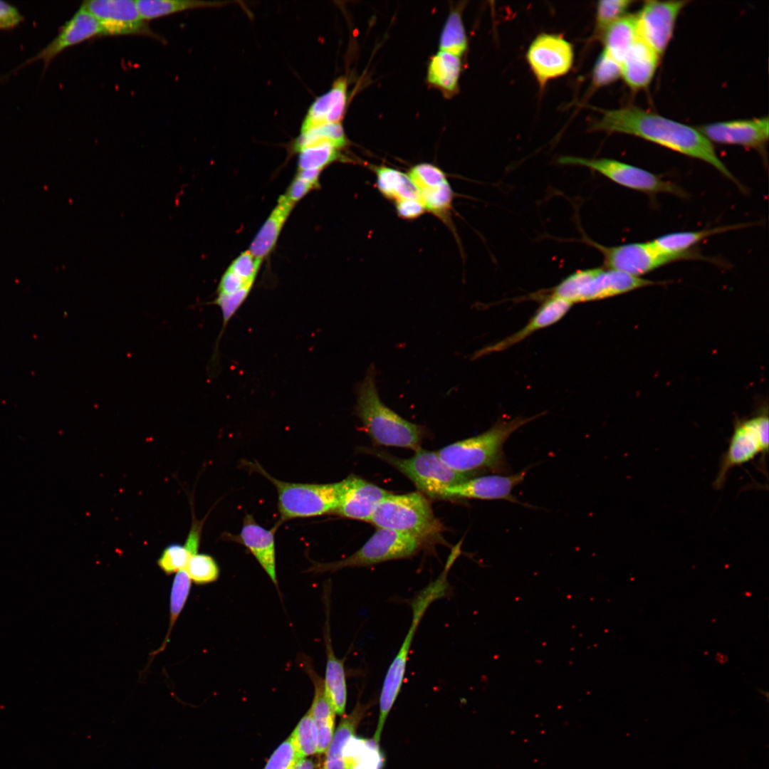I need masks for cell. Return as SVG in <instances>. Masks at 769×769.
Wrapping results in <instances>:
<instances>
[{
    "label": "cell",
    "mask_w": 769,
    "mask_h": 769,
    "mask_svg": "<svg viewBox=\"0 0 769 769\" xmlns=\"http://www.w3.org/2000/svg\"><path fill=\"white\" fill-rule=\"evenodd\" d=\"M592 130L631 135L703 161L742 187L717 156L711 142L696 127L631 105L602 110L601 117L592 124Z\"/></svg>",
    "instance_id": "1"
},
{
    "label": "cell",
    "mask_w": 769,
    "mask_h": 769,
    "mask_svg": "<svg viewBox=\"0 0 769 769\" xmlns=\"http://www.w3.org/2000/svg\"><path fill=\"white\" fill-rule=\"evenodd\" d=\"M375 377V370L371 365L357 387L355 413L364 429L377 445L419 450L423 428L404 419L381 401Z\"/></svg>",
    "instance_id": "2"
},
{
    "label": "cell",
    "mask_w": 769,
    "mask_h": 769,
    "mask_svg": "<svg viewBox=\"0 0 769 769\" xmlns=\"http://www.w3.org/2000/svg\"><path fill=\"white\" fill-rule=\"evenodd\" d=\"M540 415L501 419L482 434L451 444L436 452L452 470L469 477L478 471L502 469L505 442L515 431Z\"/></svg>",
    "instance_id": "3"
},
{
    "label": "cell",
    "mask_w": 769,
    "mask_h": 769,
    "mask_svg": "<svg viewBox=\"0 0 769 769\" xmlns=\"http://www.w3.org/2000/svg\"><path fill=\"white\" fill-rule=\"evenodd\" d=\"M446 579L438 576L422 589L411 602L412 618L406 636L386 672L380 697V716L374 739L379 742L385 720L403 684L408 657L419 624L429 606L444 597L449 591Z\"/></svg>",
    "instance_id": "4"
},
{
    "label": "cell",
    "mask_w": 769,
    "mask_h": 769,
    "mask_svg": "<svg viewBox=\"0 0 769 769\" xmlns=\"http://www.w3.org/2000/svg\"><path fill=\"white\" fill-rule=\"evenodd\" d=\"M248 468L261 474L276 487L280 520L278 525L293 518L333 513L340 496V482L299 483L278 480L257 462H246Z\"/></svg>",
    "instance_id": "5"
},
{
    "label": "cell",
    "mask_w": 769,
    "mask_h": 769,
    "mask_svg": "<svg viewBox=\"0 0 769 769\" xmlns=\"http://www.w3.org/2000/svg\"><path fill=\"white\" fill-rule=\"evenodd\" d=\"M656 283L616 270L595 268L569 275L553 288L550 296L573 304L605 299Z\"/></svg>",
    "instance_id": "6"
},
{
    "label": "cell",
    "mask_w": 769,
    "mask_h": 769,
    "mask_svg": "<svg viewBox=\"0 0 769 769\" xmlns=\"http://www.w3.org/2000/svg\"><path fill=\"white\" fill-rule=\"evenodd\" d=\"M369 522L377 528L395 530L421 540L440 530L429 503L419 492L390 493L379 503Z\"/></svg>",
    "instance_id": "7"
},
{
    "label": "cell",
    "mask_w": 769,
    "mask_h": 769,
    "mask_svg": "<svg viewBox=\"0 0 769 769\" xmlns=\"http://www.w3.org/2000/svg\"><path fill=\"white\" fill-rule=\"evenodd\" d=\"M422 540L413 535L377 528L368 540L350 556L331 563L313 562L308 572H335L345 567H365L412 557L420 549Z\"/></svg>",
    "instance_id": "8"
},
{
    "label": "cell",
    "mask_w": 769,
    "mask_h": 769,
    "mask_svg": "<svg viewBox=\"0 0 769 769\" xmlns=\"http://www.w3.org/2000/svg\"><path fill=\"white\" fill-rule=\"evenodd\" d=\"M375 455L387 461L411 480L421 492L439 498L447 488L471 477L459 474L444 464L435 451L419 449L413 456L401 459L383 451Z\"/></svg>",
    "instance_id": "9"
},
{
    "label": "cell",
    "mask_w": 769,
    "mask_h": 769,
    "mask_svg": "<svg viewBox=\"0 0 769 769\" xmlns=\"http://www.w3.org/2000/svg\"><path fill=\"white\" fill-rule=\"evenodd\" d=\"M768 422V415L762 414L736 423L728 449L720 458L713 483L715 489L723 487L732 469L749 463L760 455H767Z\"/></svg>",
    "instance_id": "10"
},
{
    "label": "cell",
    "mask_w": 769,
    "mask_h": 769,
    "mask_svg": "<svg viewBox=\"0 0 769 769\" xmlns=\"http://www.w3.org/2000/svg\"><path fill=\"white\" fill-rule=\"evenodd\" d=\"M558 161L561 164L587 167L616 184L631 189L649 194L668 193L681 197L686 196L685 192L676 184L665 181L647 170L616 159L562 156Z\"/></svg>",
    "instance_id": "11"
},
{
    "label": "cell",
    "mask_w": 769,
    "mask_h": 769,
    "mask_svg": "<svg viewBox=\"0 0 769 769\" xmlns=\"http://www.w3.org/2000/svg\"><path fill=\"white\" fill-rule=\"evenodd\" d=\"M81 6L98 22L105 36H142L164 42L141 16L136 0H88Z\"/></svg>",
    "instance_id": "12"
},
{
    "label": "cell",
    "mask_w": 769,
    "mask_h": 769,
    "mask_svg": "<svg viewBox=\"0 0 769 769\" xmlns=\"http://www.w3.org/2000/svg\"><path fill=\"white\" fill-rule=\"evenodd\" d=\"M574 58L572 46L563 36L540 33L530 43L526 59L539 85L567 73Z\"/></svg>",
    "instance_id": "13"
},
{
    "label": "cell",
    "mask_w": 769,
    "mask_h": 769,
    "mask_svg": "<svg viewBox=\"0 0 769 769\" xmlns=\"http://www.w3.org/2000/svg\"><path fill=\"white\" fill-rule=\"evenodd\" d=\"M688 1H645L635 14L639 37L660 57L671 41L677 18Z\"/></svg>",
    "instance_id": "14"
},
{
    "label": "cell",
    "mask_w": 769,
    "mask_h": 769,
    "mask_svg": "<svg viewBox=\"0 0 769 769\" xmlns=\"http://www.w3.org/2000/svg\"><path fill=\"white\" fill-rule=\"evenodd\" d=\"M602 254L605 266L633 276L640 277L665 264L681 260L664 254L652 241L605 246L590 241Z\"/></svg>",
    "instance_id": "15"
},
{
    "label": "cell",
    "mask_w": 769,
    "mask_h": 769,
    "mask_svg": "<svg viewBox=\"0 0 769 769\" xmlns=\"http://www.w3.org/2000/svg\"><path fill=\"white\" fill-rule=\"evenodd\" d=\"M711 142L763 150L769 137L768 117L711 122L696 127Z\"/></svg>",
    "instance_id": "16"
},
{
    "label": "cell",
    "mask_w": 769,
    "mask_h": 769,
    "mask_svg": "<svg viewBox=\"0 0 769 769\" xmlns=\"http://www.w3.org/2000/svg\"><path fill=\"white\" fill-rule=\"evenodd\" d=\"M98 36H103L98 22L80 6L60 28L57 36L36 55L21 63L18 69L39 60L43 61L46 69L66 49Z\"/></svg>",
    "instance_id": "17"
},
{
    "label": "cell",
    "mask_w": 769,
    "mask_h": 769,
    "mask_svg": "<svg viewBox=\"0 0 769 769\" xmlns=\"http://www.w3.org/2000/svg\"><path fill=\"white\" fill-rule=\"evenodd\" d=\"M389 494L373 483L350 476L340 481L339 501L333 514L369 522L379 503Z\"/></svg>",
    "instance_id": "18"
},
{
    "label": "cell",
    "mask_w": 769,
    "mask_h": 769,
    "mask_svg": "<svg viewBox=\"0 0 769 769\" xmlns=\"http://www.w3.org/2000/svg\"><path fill=\"white\" fill-rule=\"evenodd\" d=\"M526 471L523 469L507 476L488 475L469 478L445 489L439 498L502 499L518 503L512 495V491L523 482Z\"/></svg>",
    "instance_id": "19"
},
{
    "label": "cell",
    "mask_w": 769,
    "mask_h": 769,
    "mask_svg": "<svg viewBox=\"0 0 769 769\" xmlns=\"http://www.w3.org/2000/svg\"><path fill=\"white\" fill-rule=\"evenodd\" d=\"M279 525L271 529H266L258 524L251 515L247 514L239 535H229L231 540L246 547L268 575L272 582L277 586L276 565L275 532Z\"/></svg>",
    "instance_id": "20"
},
{
    "label": "cell",
    "mask_w": 769,
    "mask_h": 769,
    "mask_svg": "<svg viewBox=\"0 0 769 769\" xmlns=\"http://www.w3.org/2000/svg\"><path fill=\"white\" fill-rule=\"evenodd\" d=\"M572 305L563 299L549 296L525 327L502 340L481 349L475 353L474 358L507 350L525 340L535 331L556 323L566 315Z\"/></svg>",
    "instance_id": "21"
},
{
    "label": "cell",
    "mask_w": 769,
    "mask_h": 769,
    "mask_svg": "<svg viewBox=\"0 0 769 769\" xmlns=\"http://www.w3.org/2000/svg\"><path fill=\"white\" fill-rule=\"evenodd\" d=\"M300 662L314 686V697L310 708L317 731V753L327 752L334 735L336 712L325 692L323 679L313 667L310 660Z\"/></svg>",
    "instance_id": "22"
},
{
    "label": "cell",
    "mask_w": 769,
    "mask_h": 769,
    "mask_svg": "<svg viewBox=\"0 0 769 769\" xmlns=\"http://www.w3.org/2000/svg\"><path fill=\"white\" fill-rule=\"evenodd\" d=\"M347 103V80L338 79L329 91L317 98L302 122L300 132L330 123L340 122Z\"/></svg>",
    "instance_id": "23"
},
{
    "label": "cell",
    "mask_w": 769,
    "mask_h": 769,
    "mask_svg": "<svg viewBox=\"0 0 769 769\" xmlns=\"http://www.w3.org/2000/svg\"><path fill=\"white\" fill-rule=\"evenodd\" d=\"M660 58L639 39L620 63L621 77L632 90L645 89L654 78Z\"/></svg>",
    "instance_id": "24"
},
{
    "label": "cell",
    "mask_w": 769,
    "mask_h": 769,
    "mask_svg": "<svg viewBox=\"0 0 769 769\" xmlns=\"http://www.w3.org/2000/svg\"><path fill=\"white\" fill-rule=\"evenodd\" d=\"M326 621L324 629V642L326 654V665L324 686L328 697L336 713L345 712L347 701V684L344 661L335 656L332 644L329 624V608L326 607Z\"/></svg>",
    "instance_id": "25"
},
{
    "label": "cell",
    "mask_w": 769,
    "mask_h": 769,
    "mask_svg": "<svg viewBox=\"0 0 769 769\" xmlns=\"http://www.w3.org/2000/svg\"><path fill=\"white\" fill-rule=\"evenodd\" d=\"M747 224H733L699 231H678L666 234L654 239V245L661 253L681 259L696 258L689 250L700 241L712 235L746 227Z\"/></svg>",
    "instance_id": "26"
},
{
    "label": "cell",
    "mask_w": 769,
    "mask_h": 769,
    "mask_svg": "<svg viewBox=\"0 0 769 769\" xmlns=\"http://www.w3.org/2000/svg\"><path fill=\"white\" fill-rule=\"evenodd\" d=\"M293 206L283 195L280 197L277 206L251 244L249 251L254 257L262 261L271 253Z\"/></svg>",
    "instance_id": "27"
},
{
    "label": "cell",
    "mask_w": 769,
    "mask_h": 769,
    "mask_svg": "<svg viewBox=\"0 0 769 769\" xmlns=\"http://www.w3.org/2000/svg\"><path fill=\"white\" fill-rule=\"evenodd\" d=\"M601 39L604 50L619 63L639 39L635 14L625 15L611 24Z\"/></svg>",
    "instance_id": "28"
},
{
    "label": "cell",
    "mask_w": 769,
    "mask_h": 769,
    "mask_svg": "<svg viewBox=\"0 0 769 769\" xmlns=\"http://www.w3.org/2000/svg\"><path fill=\"white\" fill-rule=\"evenodd\" d=\"M204 520L193 519L184 545L171 544L163 550L157 565L165 574L172 575L185 569L190 558L198 553Z\"/></svg>",
    "instance_id": "29"
},
{
    "label": "cell",
    "mask_w": 769,
    "mask_h": 769,
    "mask_svg": "<svg viewBox=\"0 0 769 769\" xmlns=\"http://www.w3.org/2000/svg\"><path fill=\"white\" fill-rule=\"evenodd\" d=\"M461 70L460 57L439 51L428 66L427 79L431 85L446 93H453L458 86Z\"/></svg>",
    "instance_id": "30"
},
{
    "label": "cell",
    "mask_w": 769,
    "mask_h": 769,
    "mask_svg": "<svg viewBox=\"0 0 769 769\" xmlns=\"http://www.w3.org/2000/svg\"><path fill=\"white\" fill-rule=\"evenodd\" d=\"M377 743L351 737L343 752L345 769H381L383 757Z\"/></svg>",
    "instance_id": "31"
},
{
    "label": "cell",
    "mask_w": 769,
    "mask_h": 769,
    "mask_svg": "<svg viewBox=\"0 0 769 769\" xmlns=\"http://www.w3.org/2000/svg\"><path fill=\"white\" fill-rule=\"evenodd\" d=\"M377 187L387 199L395 202L404 199H419V192L409 176L386 166L375 167Z\"/></svg>",
    "instance_id": "32"
},
{
    "label": "cell",
    "mask_w": 769,
    "mask_h": 769,
    "mask_svg": "<svg viewBox=\"0 0 769 769\" xmlns=\"http://www.w3.org/2000/svg\"><path fill=\"white\" fill-rule=\"evenodd\" d=\"M362 712V707L358 705L350 714L342 719L327 750L323 769H345L344 749L350 738L353 736Z\"/></svg>",
    "instance_id": "33"
},
{
    "label": "cell",
    "mask_w": 769,
    "mask_h": 769,
    "mask_svg": "<svg viewBox=\"0 0 769 769\" xmlns=\"http://www.w3.org/2000/svg\"><path fill=\"white\" fill-rule=\"evenodd\" d=\"M142 17L149 21L185 11L220 6L221 2L197 0H136Z\"/></svg>",
    "instance_id": "34"
},
{
    "label": "cell",
    "mask_w": 769,
    "mask_h": 769,
    "mask_svg": "<svg viewBox=\"0 0 769 769\" xmlns=\"http://www.w3.org/2000/svg\"><path fill=\"white\" fill-rule=\"evenodd\" d=\"M325 142L331 143L339 149L347 145V140L340 122L326 124L300 132L294 142L293 149L298 152L305 148Z\"/></svg>",
    "instance_id": "35"
},
{
    "label": "cell",
    "mask_w": 769,
    "mask_h": 769,
    "mask_svg": "<svg viewBox=\"0 0 769 769\" xmlns=\"http://www.w3.org/2000/svg\"><path fill=\"white\" fill-rule=\"evenodd\" d=\"M467 48V37L461 16L458 11L449 15L439 41V51L460 57Z\"/></svg>",
    "instance_id": "36"
},
{
    "label": "cell",
    "mask_w": 769,
    "mask_h": 769,
    "mask_svg": "<svg viewBox=\"0 0 769 769\" xmlns=\"http://www.w3.org/2000/svg\"><path fill=\"white\" fill-rule=\"evenodd\" d=\"M339 148L325 142L300 150L298 155V170L320 169L341 159Z\"/></svg>",
    "instance_id": "37"
},
{
    "label": "cell",
    "mask_w": 769,
    "mask_h": 769,
    "mask_svg": "<svg viewBox=\"0 0 769 769\" xmlns=\"http://www.w3.org/2000/svg\"><path fill=\"white\" fill-rule=\"evenodd\" d=\"M299 759L317 753V731L309 709L291 735Z\"/></svg>",
    "instance_id": "38"
},
{
    "label": "cell",
    "mask_w": 769,
    "mask_h": 769,
    "mask_svg": "<svg viewBox=\"0 0 769 769\" xmlns=\"http://www.w3.org/2000/svg\"><path fill=\"white\" fill-rule=\"evenodd\" d=\"M191 582L192 581L185 569L178 571L174 577L170 594L169 628L164 642L160 648L161 650L165 647L170 632L187 600Z\"/></svg>",
    "instance_id": "39"
},
{
    "label": "cell",
    "mask_w": 769,
    "mask_h": 769,
    "mask_svg": "<svg viewBox=\"0 0 769 769\" xmlns=\"http://www.w3.org/2000/svg\"><path fill=\"white\" fill-rule=\"evenodd\" d=\"M418 192L419 200L425 209L444 218L450 210L453 199V192L448 182Z\"/></svg>",
    "instance_id": "40"
},
{
    "label": "cell",
    "mask_w": 769,
    "mask_h": 769,
    "mask_svg": "<svg viewBox=\"0 0 769 769\" xmlns=\"http://www.w3.org/2000/svg\"><path fill=\"white\" fill-rule=\"evenodd\" d=\"M630 0H602L597 2L595 16V35L601 39L605 30L625 16L633 4Z\"/></svg>",
    "instance_id": "41"
},
{
    "label": "cell",
    "mask_w": 769,
    "mask_h": 769,
    "mask_svg": "<svg viewBox=\"0 0 769 769\" xmlns=\"http://www.w3.org/2000/svg\"><path fill=\"white\" fill-rule=\"evenodd\" d=\"M253 285V283L248 284L238 291L231 294H217V297L213 301L209 303L210 304L216 305L219 307L221 311L223 321L222 328L216 342L212 360L216 357L219 340L221 338L229 322L247 298Z\"/></svg>",
    "instance_id": "42"
},
{
    "label": "cell",
    "mask_w": 769,
    "mask_h": 769,
    "mask_svg": "<svg viewBox=\"0 0 769 769\" xmlns=\"http://www.w3.org/2000/svg\"><path fill=\"white\" fill-rule=\"evenodd\" d=\"M185 570L191 581L198 585L213 582L219 576V568L216 560L204 553L194 554Z\"/></svg>",
    "instance_id": "43"
},
{
    "label": "cell",
    "mask_w": 769,
    "mask_h": 769,
    "mask_svg": "<svg viewBox=\"0 0 769 769\" xmlns=\"http://www.w3.org/2000/svg\"><path fill=\"white\" fill-rule=\"evenodd\" d=\"M620 77V63L603 49L593 68L592 87L598 88L608 85Z\"/></svg>",
    "instance_id": "44"
},
{
    "label": "cell",
    "mask_w": 769,
    "mask_h": 769,
    "mask_svg": "<svg viewBox=\"0 0 769 769\" xmlns=\"http://www.w3.org/2000/svg\"><path fill=\"white\" fill-rule=\"evenodd\" d=\"M408 176L418 192L447 182L444 172L434 164L422 163L411 168Z\"/></svg>",
    "instance_id": "45"
},
{
    "label": "cell",
    "mask_w": 769,
    "mask_h": 769,
    "mask_svg": "<svg viewBox=\"0 0 769 769\" xmlns=\"http://www.w3.org/2000/svg\"><path fill=\"white\" fill-rule=\"evenodd\" d=\"M298 760L296 748L290 736L273 752L264 769H292Z\"/></svg>",
    "instance_id": "46"
},
{
    "label": "cell",
    "mask_w": 769,
    "mask_h": 769,
    "mask_svg": "<svg viewBox=\"0 0 769 769\" xmlns=\"http://www.w3.org/2000/svg\"><path fill=\"white\" fill-rule=\"evenodd\" d=\"M262 261L249 251L241 253L231 263L229 269L246 283H254Z\"/></svg>",
    "instance_id": "47"
},
{
    "label": "cell",
    "mask_w": 769,
    "mask_h": 769,
    "mask_svg": "<svg viewBox=\"0 0 769 769\" xmlns=\"http://www.w3.org/2000/svg\"><path fill=\"white\" fill-rule=\"evenodd\" d=\"M23 21V16L14 6L0 1V30L13 28Z\"/></svg>",
    "instance_id": "48"
},
{
    "label": "cell",
    "mask_w": 769,
    "mask_h": 769,
    "mask_svg": "<svg viewBox=\"0 0 769 769\" xmlns=\"http://www.w3.org/2000/svg\"><path fill=\"white\" fill-rule=\"evenodd\" d=\"M396 209L399 216L405 219L417 218L425 210L419 199H404L397 201Z\"/></svg>",
    "instance_id": "49"
},
{
    "label": "cell",
    "mask_w": 769,
    "mask_h": 769,
    "mask_svg": "<svg viewBox=\"0 0 769 769\" xmlns=\"http://www.w3.org/2000/svg\"><path fill=\"white\" fill-rule=\"evenodd\" d=\"M250 283H246L228 268L219 281L217 294H231Z\"/></svg>",
    "instance_id": "50"
},
{
    "label": "cell",
    "mask_w": 769,
    "mask_h": 769,
    "mask_svg": "<svg viewBox=\"0 0 769 769\" xmlns=\"http://www.w3.org/2000/svg\"><path fill=\"white\" fill-rule=\"evenodd\" d=\"M314 188L316 187L312 184L295 177L283 196L289 202L295 205L297 202Z\"/></svg>",
    "instance_id": "51"
},
{
    "label": "cell",
    "mask_w": 769,
    "mask_h": 769,
    "mask_svg": "<svg viewBox=\"0 0 769 769\" xmlns=\"http://www.w3.org/2000/svg\"><path fill=\"white\" fill-rule=\"evenodd\" d=\"M320 169H303L298 170L296 177L312 184L316 188L319 187Z\"/></svg>",
    "instance_id": "52"
},
{
    "label": "cell",
    "mask_w": 769,
    "mask_h": 769,
    "mask_svg": "<svg viewBox=\"0 0 769 769\" xmlns=\"http://www.w3.org/2000/svg\"><path fill=\"white\" fill-rule=\"evenodd\" d=\"M292 769H315V763L306 758L299 759Z\"/></svg>",
    "instance_id": "53"
},
{
    "label": "cell",
    "mask_w": 769,
    "mask_h": 769,
    "mask_svg": "<svg viewBox=\"0 0 769 769\" xmlns=\"http://www.w3.org/2000/svg\"><path fill=\"white\" fill-rule=\"evenodd\" d=\"M716 660L721 664H724L727 661V656L724 654L718 653L716 654Z\"/></svg>",
    "instance_id": "54"
}]
</instances>
